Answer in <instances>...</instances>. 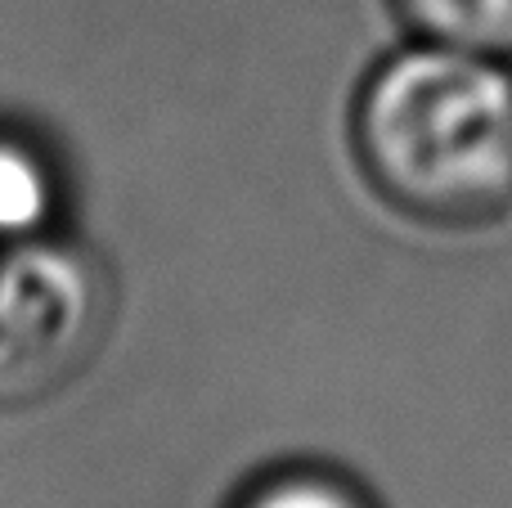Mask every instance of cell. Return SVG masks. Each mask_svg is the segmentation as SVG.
I'll return each instance as SVG.
<instances>
[{
	"mask_svg": "<svg viewBox=\"0 0 512 508\" xmlns=\"http://www.w3.org/2000/svg\"><path fill=\"white\" fill-rule=\"evenodd\" d=\"M225 508H378L360 477L319 459H288L248 477Z\"/></svg>",
	"mask_w": 512,
	"mask_h": 508,
	"instance_id": "4",
	"label": "cell"
},
{
	"mask_svg": "<svg viewBox=\"0 0 512 508\" xmlns=\"http://www.w3.org/2000/svg\"><path fill=\"white\" fill-rule=\"evenodd\" d=\"M113 315V270L72 230L0 248V410L68 392L104 351Z\"/></svg>",
	"mask_w": 512,
	"mask_h": 508,
	"instance_id": "2",
	"label": "cell"
},
{
	"mask_svg": "<svg viewBox=\"0 0 512 508\" xmlns=\"http://www.w3.org/2000/svg\"><path fill=\"white\" fill-rule=\"evenodd\" d=\"M72 176L45 131L0 117V248L68 230Z\"/></svg>",
	"mask_w": 512,
	"mask_h": 508,
	"instance_id": "3",
	"label": "cell"
},
{
	"mask_svg": "<svg viewBox=\"0 0 512 508\" xmlns=\"http://www.w3.org/2000/svg\"><path fill=\"white\" fill-rule=\"evenodd\" d=\"M364 185L418 225L472 230L512 212V59L409 36L351 104Z\"/></svg>",
	"mask_w": 512,
	"mask_h": 508,
	"instance_id": "1",
	"label": "cell"
},
{
	"mask_svg": "<svg viewBox=\"0 0 512 508\" xmlns=\"http://www.w3.org/2000/svg\"><path fill=\"white\" fill-rule=\"evenodd\" d=\"M409 36L512 59V0H391Z\"/></svg>",
	"mask_w": 512,
	"mask_h": 508,
	"instance_id": "5",
	"label": "cell"
}]
</instances>
